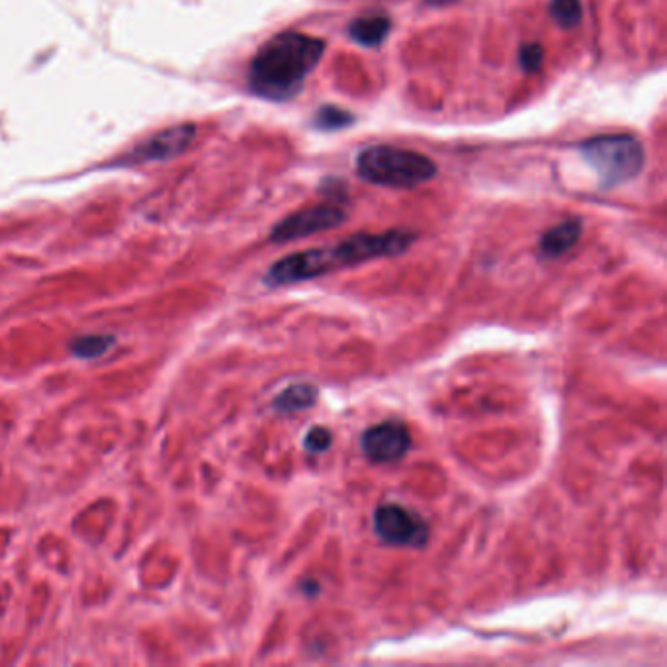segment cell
Listing matches in <instances>:
<instances>
[{
  "label": "cell",
  "instance_id": "cell-1",
  "mask_svg": "<svg viewBox=\"0 0 667 667\" xmlns=\"http://www.w3.org/2000/svg\"><path fill=\"white\" fill-rule=\"evenodd\" d=\"M415 239L417 235L405 229H392L386 233H356L333 247L308 249L280 259L268 270L267 284L270 286L298 284L341 268L356 267L374 259L398 257L415 243Z\"/></svg>",
  "mask_w": 667,
  "mask_h": 667
},
{
  "label": "cell",
  "instance_id": "cell-2",
  "mask_svg": "<svg viewBox=\"0 0 667 667\" xmlns=\"http://www.w3.org/2000/svg\"><path fill=\"white\" fill-rule=\"evenodd\" d=\"M325 53V44L300 32H282L270 38L251 61L249 87L267 100L294 98Z\"/></svg>",
  "mask_w": 667,
  "mask_h": 667
},
{
  "label": "cell",
  "instance_id": "cell-3",
  "mask_svg": "<svg viewBox=\"0 0 667 667\" xmlns=\"http://www.w3.org/2000/svg\"><path fill=\"white\" fill-rule=\"evenodd\" d=\"M358 177L376 186L411 190L427 184L437 175V165L423 153L394 147L372 145L356 157Z\"/></svg>",
  "mask_w": 667,
  "mask_h": 667
},
{
  "label": "cell",
  "instance_id": "cell-4",
  "mask_svg": "<svg viewBox=\"0 0 667 667\" xmlns=\"http://www.w3.org/2000/svg\"><path fill=\"white\" fill-rule=\"evenodd\" d=\"M579 149L607 188L638 177L646 163L644 145L630 134L597 135L583 141Z\"/></svg>",
  "mask_w": 667,
  "mask_h": 667
},
{
  "label": "cell",
  "instance_id": "cell-5",
  "mask_svg": "<svg viewBox=\"0 0 667 667\" xmlns=\"http://www.w3.org/2000/svg\"><path fill=\"white\" fill-rule=\"evenodd\" d=\"M374 531L392 546L421 548L429 540V525L411 509L398 503H382L374 511Z\"/></svg>",
  "mask_w": 667,
  "mask_h": 667
},
{
  "label": "cell",
  "instance_id": "cell-6",
  "mask_svg": "<svg viewBox=\"0 0 667 667\" xmlns=\"http://www.w3.org/2000/svg\"><path fill=\"white\" fill-rule=\"evenodd\" d=\"M347 220V210L341 204H315L300 212L290 214L276 223L270 231V241L288 243L310 237L321 231H329Z\"/></svg>",
  "mask_w": 667,
  "mask_h": 667
},
{
  "label": "cell",
  "instance_id": "cell-7",
  "mask_svg": "<svg viewBox=\"0 0 667 667\" xmlns=\"http://www.w3.org/2000/svg\"><path fill=\"white\" fill-rule=\"evenodd\" d=\"M360 446L364 456L374 464H394L411 448L409 429L396 419L382 421L364 431Z\"/></svg>",
  "mask_w": 667,
  "mask_h": 667
},
{
  "label": "cell",
  "instance_id": "cell-8",
  "mask_svg": "<svg viewBox=\"0 0 667 667\" xmlns=\"http://www.w3.org/2000/svg\"><path fill=\"white\" fill-rule=\"evenodd\" d=\"M194 137H196V126L194 124H180L175 128L163 130V132L145 139L141 145H137L134 151H130L126 155L124 163L126 165H139V163L175 159L190 147Z\"/></svg>",
  "mask_w": 667,
  "mask_h": 667
},
{
  "label": "cell",
  "instance_id": "cell-9",
  "mask_svg": "<svg viewBox=\"0 0 667 667\" xmlns=\"http://www.w3.org/2000/svg\"><path fill=\"white\" fill-rule=\"evenodd\" d=\"M583 223L579 220H568V222L558 223L552 229H548L538 243V251L544 259H558L566 255L581 237Z\"/></svg>",
  "mask_w": 667,
  "mask_h": 667
},
{
  "label": "cell",
  "instance_id": "cell-10",
  "mask_svg": "<svg viewBox=\"0 0 667 667\" xmlns=\"http://www.w3.org/2000/svg\"><path fill=\"white\" fill-rule=\"evenodd\" d=\"M392 22L386 14H368L360 16L349 28L351 38L364 47H378L390 34Z\"/></svg>",
  "mask_w": 667,
  "mask_h": 667
},
{
  "label": "cell",
  "instance_id": "cell-11",
  "mask_svg": "<svg viewBox=\"0 0 667 667\" xmlns=\"http://www.w3.org/2000/svg\"><path fill=\"white\" fill-rule=\"evenodd\" d=\"M317 388L313 384H292L286 390H282L276 398L272 407L278 413H298V411H306L315 405L317 401Z\"/></svg>",
  "mask_w": 667,
  "mask_h": 667
},
{
  "label": "cell",
  "instance_id": "cell-12",
  "mask_svg": "<svg viewBox=\"0 0 667 667\" xmlns=\"http://www.w3.org/2000/svg\"><path fill=\"white\" fill-rule=\"evenodd\" d=\"M550 14L554 22L562 28H574L581 22L583 8L579 0H552L550 2Z\"/></svg>",
  "mask_w": 667,
  "mask_h": 667
},
{
  "label": "cell",
  "instance_id": "cell-13",
  "mask_svg": "<svg viewBox=\"0 0 667 667\" xmlns=\"http://www.w3.org/2000/svg\"><path fill=\"white\" fill-rule=\"evenodd\" d=\"M355 116L349 114L347 110L335 108V106H325L317 112L315 116V126L319 130H343L349 124H353Z\"/></svg>",
  "mask_w": 667,
  "mask_h": 667
},
{
  "label": "cell",
  "instance_id": "cell-14",
  "mask_svg": "<svg viewBox=\"0 0 667 667\" xmlns=\"http://www.w3.org/2000/svg\"><path fill=\"white\" fill-rule=\"evenodd\" d=\"M110 345H112L110 337L90 335V337H81L73 343V353L79 356H98L102 355Z\"/></svg>",
  "mask_w": 667,
  "mask_h": 667
},
{
  "label": "cell",
  "instance_id": "cell-15",
  "mask_svg": "<svg viewBox=\"0 0 667 667\" xmlns=\"http://www.w3.org/2000/svg\"><path fill=\"white\" fill-rule=\"evenodd\" d=\"M333 445V435L327 427H312L304 439V448L310 454H321Z\"/></svg>",
  "mask_w": 667,
  "mask_h": 667
},
{
  "label": "cell",
  "instance_id": "cell-16",
  "mask_svg": "<svg viewBox=\"0 0 667 667\" xmlns=\"http://www.w3.org/2000/svg\"><path fill=\"white\" fill-rule=\"evenodd\" d=\"M542 59H544V49H542V45H523L521 55H519V61H521V65H523V69H525L527 73H536V71L540 69V65H542Z\"/></svg>",
  "mask_w": 667,
  "mask_h": 667
},
{
  "label": "cell",
  "instance_id": "cell-17",
  "mask_svg": "<svg viewBox=\"0 0 667 667\" xmlns=\"http://www.w3.org/2000/svg\"><path fill=\"white\" fill-rule=\"evenodd\" d=\"M429 2H431V4H446L448 0H429Z\"/></svg>",
  "mask_w": 667,
  "mask_h": 667
}]
</instances>
